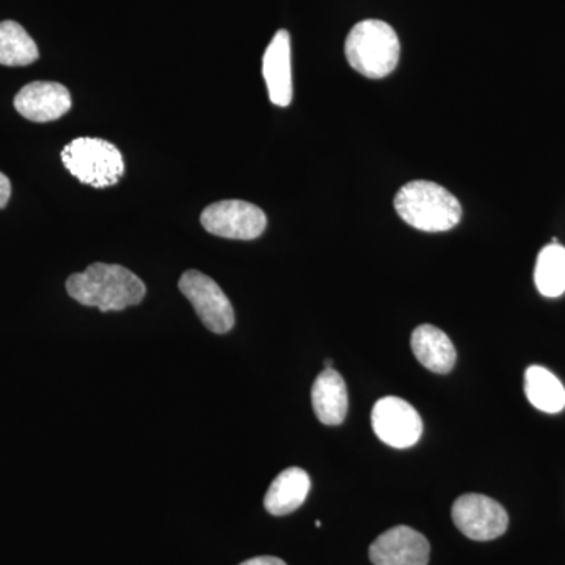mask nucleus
Wrapping results in <instances>:
<instances>
[{"instance_id":"f257e3e1","label":"nucleus","mask_w":565,"mask_h":565,"mask_svg":"<svg viewBox=\"0 0 565 565\" xmlns=\"http://www.w3.org/2000/svg\"><path fill=\"white\" fill-rule=\"evenodd\" d=\"M66 291L76 302L107 313L139 305L145 299L147 286L126 267L95 263L84 273L71 275Z\"/></svg>"},{"instance_id":"f03ea898","label":"nucleus","mask_w":565,"mask_h":565,"mask_svg":"<svg viewBox=\"0 0 565 565\" xmlns=\"http://www.w3.org/2000/svg\"><path fill=\"white\" fill-rule=\"evenodd\" d=\"M394 210L405 223L426 233L449 232L462 218V206L444 185L412 181L394 196Z\"/></svg>"},{"instance_id":"7ed1b4c3","label":"nucleus","mask_w":565,"mask_h":565,"mask_svg":"<svg viewBox=\"0 0 565 565\" xmlns=\"http://www.w3.org/2000/svg\"><path fill=\"white\" fill-rule=\"evenodd\" d=\"M345 58L353 70L370 79H382L396 70L401 43L392 25L384 21L359 22L344 44Z\"/></svg>"},{"instance_id":"20e7f679","label":"nucleus","mask_w":565,"mask_h":565,"mask_svg":"<svg viewBox=\"0 0 565 565\" xmlns=\"http://www.w3.org/2000/svg\"><path fill=\"white\" fill-rule=\"evenodd\" d=\"M66 170L82 184L104 189L117 184L125 174V159L114 143L93 137H79L62 151Z\"/></svg>"},{"instance_id":"39448f33","label":"nucleus","mask_w":565,"mask_h":565,"mask_svg":"<svg viewBox=\"0 0 565 565\" xmlns=\"http://www.w3.org/2000/svg\"><path fill=\"white\" fill-rule=\"evenodd\" d=\"M180 289L195 308L196 316L207 330L223 334L233 329L236 321L233 305L222 291L221 286L211 277L199 270H188L181 277Z\"/></svg>"},{"instance_id":"423d86ee","label":"nucleus","mask_w":565,"mask_h":565,"mask_svg":"<svg viewBox=\"0 0 565 565\" xmlns=\"http://www.w3.org/2000/svg\"><path fill=\"white\" fill-rule=\"evenodd\" d=\"M202 225L214 236L253 241L266 232L267 217L256 204L243 200H223L203 211Z\"/></svg>"},{"instance_id":"0eeeda50","label":"nucleus","mask_w":565,"mask_h":565,"mask_svg":"<svg viewBox=\"0 0 565 565\" xmlns=\"http://www.w3.org/2000/svg\"><path fill=\"white\" fill-rule=\"evenodd\" d=\"M451 514L460 533L471 541H493L508 531V512L486 494H463L452 505Z\"/></svg>"},{"instance_id":"6e6552de","label":"nucleus","mask_w":565,"mask_h":565,"mask_svg":"<svg viewBox=\"0 0 565 565\" xmlns=\"http://www.w3.org/2000/svg\"><path fill=\"white\" fill-rule=\"evenodd\" d=\"M371 423L375 435L392 448H412L422 438V416L401 397L388 396L379 399L371 414Z\"/></svg>"},{"instance_id":"1a4fd4ad","label":"nucleus","mask_w":565,"mask_h":565,"mask_svg":"<svg viewBox=\"0 0 565 565\" xmlns=\"http://www.w3.org/2000/svg\"><path fill=\"white\" fill-rule=\"evenodd\" d=\"M430 545L414 527L394 526L379 535L370 546L374 565H427Z\"/></svg>"},{"instance_id":"9d476101","label":"nucleus","mask_w":565,"mask_h":565,"mask_svg":"<svg viewBox=\"0 0 565 565\" xmlns=\"http://www.w3.org/2000/svg\"><path fill=\"white\" fill-rule=\"evenodd\" d=\"M71 95L57 82H32L14 98V109L35 122L58 120L71 109Z\"/></svg>"},{"instance_id":"9b49d317","label":"nucleus","mask_w":565,"mask_h":565,"mask_svg":"<svg viewBox=\"0 0 565 565\" xmlns=\"http://www.w3.org/2000/svg\"><path fill=\"white\" fill-rule=\"evenodd\" d=\"M263 76L275 106L288 107L292 102L291 36L278 31L264 52Z\"/></svg>"},{"instance_id":"f8f14e48","label":"nucleus","mask_w":565,"mask_h":565,"mask_svg":"<svg viewBox=\"0 0 565 565\" xmlns=\"http://www.w3.org/2000/svg\"><path fill=\"white\" fill-rule=\"evenodd\" d=\"M313 411L326 426H338L348 415L349 396L344 379L333 367H327L316 379L311 390Z\"/></svg>"},{"instance_id":"ddd939ff","label":"nucleus","mask_w":565,"mask_h":565,"mask_svg":"<svg viewBox=\"0 0 565 565\" xmlns=\"http://www.w3.org/2000/svg\"><path fill=\"white\" fill-rule=\"evenodd\" d=\"M412 351L418 362L435 374H448L455 367V344L444 330L430 326V323L419 326L412 333Z\"/></svg>"},{"instance_id":"4468645a","label":"nucleus","mask_w":565,"mask_h":565,"mask_svg":"<svg viewBox=\"0 0 565 565\" xmlns=\"http://www.w3.org/2000/svg\"><path fill=\"white\" fill-rule=\"evenodd\" d=\"M310 489L311 481L307 471L299 467L288 468L274 479L264 497V508L277 516L291 514L305 503Z\"/></svg>"},{"instance_id":"2eb2a0df","label":"nucleus","mask_w":565,"mask_h":565,"mask_svg":"<svg viewBox=\"0 0 565 565\" xmlns=\"http://www.w3.org/2000/svg\"><path fill=\"white\" fill-rule=\"evenodd\" d=\"M525 392L530 403L545 414H559L565 407V388L555 374L542 366L527 367Z\"/></svg>"},{"instance_id":"dca6fc26","label":"nucleus","mask_w":565,"mask_h":565,"mask_svg":"<svg viewBox=\"0 0 565 565\" xmlns=\"http://www.w3.org/2000/svg\"><path fill=\"white\" fill-rule=\"evenodd\" d=\"M39 47L21 24L0 22V65L28 66L39 58Z\"/></svg>"},{"instance_id":"f3484780","label":"nucleus","mask_w":565,"mask_h":565,"mask_svg":"<svg viewBox=\"0 0 565 565\" xmlns=\"http://www.w3.org/2000/svg\"><path fill=\"white\" fill-rule=\"evenodd\" d=\"M534 280L542 296L559 297L565 292V248L556 239L539 253Z\"/></svg>"},{"instance_id":"a211bd4d","label":"nucleus","mask_w":565,"mask_h":565,"mask_svg":"<svg viewBox=\"0 0 565 565\" xmlns=\"http://www.w3.org/2000/svg\"><path fill=\"white\" fill-rule=\"evenodd\" d=\"M11 196V182L9 178L0 172V210L7 206L10 202Z\"/></svg>"},{"instance_id":"6ab92c4d","label":"nucleus","mask_w":565,"mask_h":565,"mask_svg":"<svg viewBox=\"0 0 565 565\" xmlns=\"http://www.w3.org/2000/svg\"><path fill=\"white\" fill-rule=\"evenodd\" d=\"M239 565H288L285 561L280 559V557L275 556H258L253 557V559L245 561V563Z\"/></svg>"}]
</instances>
